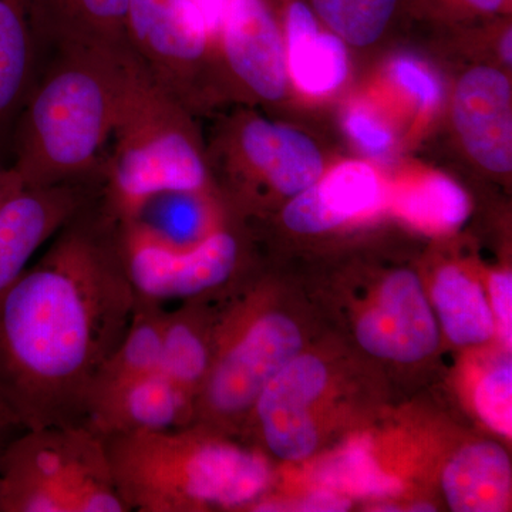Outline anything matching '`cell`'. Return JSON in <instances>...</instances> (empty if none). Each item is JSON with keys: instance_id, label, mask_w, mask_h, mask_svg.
I'll list each match as a JSON object with an SVG mask.
<instances>
[{"instance_id": "6da1fadb", "label": "cell", "mask_w": 512, "mask_h": 512, "mask_svg": "<svg viewBox=\"0 0 512 512\" xmlns=\"http://www.w3.org/2000/svg\"><path fill=\"white\" fill-rule=\"evenodd\" d=\"M99 195L0 293V399L26 430L84 426L94 380L133 318L119 221Z\"/></svg>"}, {"instance_id": "7a4b0ae2", "label": "cell", "mask_w": 512, "mask_h": 512, "mask_svg": "<svg viewBox=\"0 0 512 512\" xmlns=\"http://www.w3.org/2000/svg\"><path fill=\"white\" fill-rule=\"evenodd\" d=\"M19 113L15 163L23 187L100 183L134 55L127 49L53 47Z\"/></svg>"}, {"instance_id": "3957f363", "label": "cell", "mask_w": 512, "mask_h": 512, "mask_svg": "<svg viewBox=\"0 0 512 512\" xmlns=\"http://www.w3.org/2000/svg\"><path fill=\"white\" fill-rule=\"evenodd\" d=\"M101 439L130 512L239 510L271 483V467L261 453L202 431L197 423Z\"/></svg>"}, {"instance_id": "277c9868", "label": "cell", "mask_w": 512, "mask_h": 512, "mask_svg": "<svg viewBox=\"0 0 512 512\" xmlns=\"http://www.w3.org/2000/svg\"><path fill=\"white\" fill-rule=\"evenodd\" d=\"M208 187L210 170L190 111L134 56L119 121L101 165V204L124 221L158 192Z\"/></svg>"}, {"instance_id": "5b68a950", "label": "cell", "mask_w": 512, "mask_h": 512, "mask_svg": "<svg viewBox=\"0 0 512 512\" xmlns=\"http://www.w3.org/2000/svg\"><path fill=\"white\" fill-rule=\"evenodd\" d=\"M0 512H128L99 434L86 426L25 430L0 464Z\"/></svg>"}, {"instance_id": "8992f818", "label": "cell", "mask_w": 512, "mask_h": 512, "mask_svg": "<svg viewBox=\"0 0 512 512\" xmlns=\"http://www.w3.org/2000/svg\"><path fill=\"white\" fill-rule=\"evenodd\" d=\"M301 349V330L288 316L266 312L245 319L212 359L207 379L195 397L192 423L220 424L252 412L266 384Z\"/></svg>"}, {"instance_id": "52a82bcc", "label": "cell", "mask_w": 512, "mask_h": 512, "mask_svg": "<svg viewBox=\"0 0 512 512\" xmlns=\"http://www.w3.org/2000/svg\"><path fill=\"white\" fill-rule=\"evenodd\" d=\"M126 37L165 92L188 111L194 109L215 42L194 0H130Z\"/></svg>"}, {"instance_id": "ba28073f", "label": "cell", "mask_w": 512, "mask_h": 512, "mask_svg": "<svg viewBox=\"0 0 512 512\" xmlns=\"http://www.w3.org/2000/svg\"><path fill=\"white\" fill-rule=\"evenodd\" d=\"M120 244L138 298L165 305L207 295L237 274L241 244L231 231L218 228L188 249H171L150 241L126 224Z\"/></svg>"}, {"instance_id": "9c48e42d", "label": "cell", "mask_w": 512, "mask_h": 512, "mask_svg": "<svg viewBox=\"0 0 512 512\" xmlns=\"http://www.w3.org/2000/svg\"><path fill=\"white\" fill-rule=\"evenodd\" d=\"M229 173L262 181L295 197L323 175V158L311 138L282 124L241 116L221 144Z\"/></svg>"}, {"instance_id": "30bf717a", "label": "cell", "mask_w": 512, "mask_h": 512, "mask_svg": "<svg viewBox=\"0 0 512 512\" xmlns=\"http://www.w3.org/2000/svg\"><path fill=\"white\" fill-rule=\"evenodd\" d=\"M100 194L99 181L23 187L0 207V293L25 271L37 249Z\"/></svg>"}, {"instance_id": "8fae6325", "label": "cell", "mask_w": 512, "mask_h": 512, "mask_svg": "<svg viewBox=\"0 0 512 512\" xmlns=\"http://www.w3.org/2000/svg\"><path fill=\"white\" fill-rule=\"evenodd\" d=\"M217 42L229 73L248 93L266 101L284 99L285 40L266 0H227Z\"/></svg>"}, {"instance_id": "7c38bea8", "label": "cell", "mask_w": 512, "mask_h": 512, "mask_svg": "<svg viewBox=\"0 0 512 512\" xmlns=\"http://www.w3.org/2000/svg\"><path fill=\"white\" fill-rule=\"evenodd\" d=\"M356 338L370 355L413 363L439 348L436 318L419 276L397 271L383 282L377 301L359 319Z\"/></svg>"}, {"instance_id": "4fadbf2b", "label": "cell", "mask_w": 512, "mask_h": 512, "mask_svg": "<svg viewBox=\"0 0 512 512\" xmlns=\"http://www.w3.org/2000/svg\"><path fill=\"white\" fill-rule=\"evenodd\" d=\"M328 383V370L312 355L293 357L259 394L254 409L265 444L284 461H303L318 446L311 414Z\"/></svg>"}, {"instance_id": "5bb4252c", "label": "cell", "mask_w": 512, "mask_h": 512, "mask_svg": "<svg viewBox=\"0 0 512 512\" xmlns=\"http://www.w3.org/2000/svg\"><path fill=\"white\" fill-rule=\"evenodd\" d=\"M453 120L468 154L491 173L512 170V93L508 77L474 67L454 90Z\"/></svg>"}, {"instance_id": "9a60e30c", "label": "cell", "mask_w": 512, "mask_h": 512, "mask_svg": "<svg viewBox=\"0 0 512 512\" xmlns=\"http://www.w3.org/2000/svg\"><path fill=\"white\" fill-rule=\"evenodd\" d=\"M194 403L163 373L134 377L100 390L87 404L86 423L100 437L187 426Z\"/></svg>"}, {"instance_id": "2e32d148", "label": "cell", "mask_w": 512, "mask_h": 512, "mask_svg": "<svg viewBox=\"0 0 512 512\" xmlns=\"http://www.w3.org/2000/svg\"><path fill=\"white\" fill-rule=\"evenodd\" d=\"M380 198L376 171L369 164L348 161L295 195L282 217L292 231L320 234L373 210Z\"/></svg>"}, {"instance_id": "e0dca14e", "label": "cell", "mask_w": 512, "mask_h": 512, "mask_svg": "<svg viewBox=\"0 0 512 512\" xmlns=\"http://www.w3.org/2000/svg\"><path fill=\"white\" fill-rule=\"evenodd\" d=\"M130 0H28L39 46L127 49Z\"/></svg>"}, {"instance_id": "ac0fdd59", "label": "cell", "mask_w": 512, "mask_h": 512, "mask_svg": "<svg viewBox=\"0 0 512 512\" xmlns=\"http://www.w3.org/2000/svg\"><path fill=\"white\" fill-rule=\"evenodd\" d=\"M286 59L293 83L308 94L335 92L348 77V50L332 32H320L318 20L302 0L285 9Z\"/></svg>"}, {"instance_id": "d6986e66", "label": "cell", "mask_w": 512, "mask_h": 512, "mask_svg": "<svg viewBox=\"0 0 512 512\" xmlns=\"http://www.w3.org/2000/svg\"><path fill=\"white\" fill-rule=\"evenodd\" d=\"M441 485L453 511H505L512 488L510 456L493 441L470 444L448 461Z\"/></svg>"}, {"instance_id": "ffe728a7", "label": "cell", "mask_w": 512, "mask_h": 512, "mask_svg": "<svg viewBox=\"0 0 512 512\" xmlns=\"http://www.w3.org/2000/svg\"><path fill=\"white\" fill-rule=\"evenodd\" d=\"M119 222L171 249L195 247L218 229L212 220L208 190L158 192L130 218Z\"/></svg>"}, {"instance_id": "44dd1931", "label": "cell", "mask_w": 512, "mask_h": 512, "mask_svg": "<svg viewBox=\"0 0 512 512\" xmlns=\"http://www.w3.org/2000/svg\"><path fill=\"white\" fill-rule=\"evenodd\" d=\"M39 49L28 0H0V134L28 99Z\"/></svg>"}, {"instance_id": "7402d4cb", "label": "cell", "mask_w": 512, "mask_h": 512, "mask_svg": "<svg viewBox=\"0 0 512 512\" xmlns=\"http://www.w3.org/2000/svg\"><path fill=\"white\" fill-rule=\"evenodd\" d=\"M447 338L458 346L481 345L493 338L495 320L483 288L456 266L440 269L431 289Z\"/></svg>"}, {"instance_id": "603a6c76", "label": "cell", "mask_w": 512, "mask_h": 512, "mask_svg": "<svg viewBox=\"0 0 512 512\" xmlns=\"http://www.w3.org/2000/svg\"><path fill=\"white\" fill-rule=\"evenodd\" d=\"M167 309L161 303L137 296L133 318L119 348L106 360L94 380L92 392L160 370ZM89 397V400H90ZM89 404V403H87Z\"/></svg>"}, {"instance_id": "cb8c5ba5", "label": "cell", "mask_w": 512, "mask_h": 512, "mask_svg": "<svg viewBox=\"0 0 512 512\" xmlns=\"http://www.w3.org/2000/svg\"><path fill=\"white\" fill-rule=\"evenodd\" d=\"M184 302L183 308L167 311L160 372L194 403L210 372L214 355L208 333L195 316L194 302L191 298Z\"/></svg>"}, {"instance_id": "d4e9b609", "label": "cell", "mask_w": 512, "mask_h": 512, "mask_svg": "<svg viewBox=\"0 0 512 512\" xmlns=\"http://www.w3.org/2000/svg\"><path fill=\"white\" fill-rule=\"evenodd\" d=\"M315 477L323 488L349 498L394 497L403 491L402 481L379 466L369 441L363 439L320 463Z\"/></svg>"}, {"instance_id": "484cf974", "label": "cell", "mask_w": 512, "mask_h": 512, "mask_svg": "<svg viewBox=\"0 0 512 512\" xmlns=\"http://www.w3.org/2000/svg\"><path fill=\"white\" fill-rule=\"evenodd\" d=\"M470 210L463 188L439 174L424 178L399 198L403 217L426 231L443 232L460 227Z\"/></svg>"}, {"instance_id": "4316f807", "label": "cell", "mask_w": 512, "mask_h": 512, "mask_svg": "<svg viewBox=\"0 0 512 512\" xmlns=\"http://www.w3.org/2000/svg\"><path fill=\"white\" fill-rule=\"evenodd\" d=\"M400 0H311L313 12L330 32L357 47L382 37Z\"/></svg>"}, {"instance_id": "83f0119b", "label": "cell", "mask_w": 512, "mask_h": 512, "mask_svg": "<svg viewBox=\"0 0 512 512\" xmlns=\"http://www.w3.org/2000/svg\"><path fill=\"white\" fill-rule=\"evenodd\" d=\"M474 406L481 420L495 433L512 436L511 362L490 370L477 384Z\"/></svg>"}, {"instance_id": "f1b7e54d", "label": "cell", "mask_w": 512, "mask_h": 512, "mask_svg": "<svg viewBox=\"0 0 512 512\" xmlns=\"http://www.w3.org/2000/svg\"><path fill=\"white\" fill-rule=\"evenodd\" d=\"M392 74L396 83L424 109H433L440 103L439 80L424 64L410 57H400L393 63Z\"/></svg>"}, {"instance_id": "f546056e", "label": "cell", "mask_w": 512, "mask_h": 512, "mask_svg": "<svg viewBox=\"0 0 512 512\" xmlns=\"http://www.w3.org/2000/svg\"><path fill=\"white\" fill-rule=\"evenodd\" d=\"M346 130L357 146L372 156H383L393 146L389 128L365 110L350 111L346 116Z\"/></svg>"}, {"instance_id": "4dcf8cb0", "label": "cell", "mask_w": 512, "mask_h": 512, "mask_svg": "<svg viewBox=\"0 0 512 512\" xmlns=\"http://www.w3.org/2000/svg\"><path fill=\"white\" fill-rule=\"evenodd\" d=\"M490 306L495 329L505 348L512 346V276L511 272H495L490 278Z\"/></svg>"}, {"instance_id": "1f68e13d", "label": "cell", "mask_w": 512, "mask_h": 512, "mask_svg": "<svg viewBox=\"0 0 512 512\" xmlns=\"http://www.w3.org/2000/svg\"><path fill=\"white\" fill-rule=\"evenodd\" d=\"M437 8L453 13L493 15L510 6L511 0H431Z\"/></svg>"}, {"instance_id": "d6a6232c", "label": "cell", "mask_w": 512, "mask_h": 512, "mask_svg": "<svg viewBox=\"0 0 512 512\" xmlns=\"http://www.w3.org/2000/svg\"><path fill=\"white\" fill-rule=\"evenodd\" d=\"M350 508V498L329 488H320L298 505V511L335 512Z\"/></svg>"}, {"instance_id": "836d02e7", "label": "cell", "mask_w": 512, "mask_h": 512, "mask_svg": "<svg viewBox=\"0 0 512 512\" xmlns=\"http://www.w3.org/2000/svg\"><path fill=\"white\" fill-rule=\"evenodd\" d=\"M25 430V427L20 424L15 414L9 409L8 404L0 399V464H2L6 448Z\"/></svg>"}, {"instance_id": "e575fe53", "label": "cell", "mask_w": 512, "mask_h": 512, "mask_svg": "<svg viewBox=\"0 0 512 512\" xmlns=\"http://www.w3.org/2000/svg\"><path fill=\"white\" fill-rule=\"evenodd\" d=\"M20 188H23L22 181L13 170L12 165L6 167V165L0 164V207L10 195L15 194Z\"/></svg>"}, {"instance_id": "d590c367", "label": "cell", "mask_w": 512, "mask_h": 512, "mask_svg": "<svg viewBox=\"0 0 512 512\" xmlns=\"http://www.w3.org/2000/svg\"><path fill=\"white\" fill-rule=\"evenodd\" d=\"M501 53H503L504 62L512 63V30L511 26L505 30L503 40H501Z\"/></svg>"}, {"instance_id": "8d00e7d4", "label": "cell", "mask_w": 512, "mask_h": 512, "mask_svg": "<svg viewBox=\"0 0 512 512\" xmlns=\"http://www.w3.org/2000/svg\"><path fill=\"white\" fill-rule=\"evenodd\" d=\"M431 505L423 504V505H414V511H436V508H430Z\"/></svg>"}]
</instances>
